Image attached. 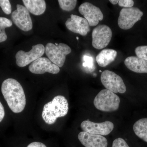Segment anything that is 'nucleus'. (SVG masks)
Instances as JSON below:
<instances>
[{
	"label": "nucleus",
	"mask_w": 147,
	"mask_h": 147,
	"mask_svg": "<svg viewBox=\"0 0 147 147\" xmlns=\"http://www.w3.org/2000/svg\"><path fill=\"white\" fill-rule=\"evenodd\" d=\"M1 92L9 107L15 113L22 112L26 107V100L23 87L13 79L5 80L2 84Z\"/></svg>",
	"instance_id": "f257e3e1"
},
{
	"label": "nucleus",
	"mask_w": 147,
	"mask_h": 147,
	"mask_svg": "<svg viewBox=\"0 0 147 147\" xmlns=\"http://www.w3.org/2000/svg\"><path fill=\"white\" fill-rule=\"evenodd\" d=\"M68 110V102L66 98L63 96H57L52 101L44 105L42 112V118L46 123L53 124L58 118L66 115Z\"/></svg>",
	"instance_id": "f03ea898"
},
{
	"label": "nucleus",
	"mask_w": 147,
	"mask_h": 147,
	"mask_svg": "<svg viewBox=\"0 0 147 147\" xmlns=\"http://www.w3.org/2000/svg\"><path fill=\"white\" fill-rule=\"evenodd\" d=\"M120 103L119 97L115 94L107 89L100 91L95 97V107L100 111L111 112L119 109Z\"/></svg>",
	"instance_id": "7ed1b4c3"
},
{
	"label": "nucleus",
	"mask_w": 147,
	"mask_h": 147,
	"mask_svg": "<svg viewBox=\"0 0 147 147\" xmlns=\"http://www.w3.org/2000/svg\"><path fill=\"white\" fill-rule=\"evenodd\" d=\"M71 51L70 47L64 43H59L57 46L53 43H48L45 48V54L48 59L59 67L63 66L66 56Z\"/></svg>",
	"instance_id": "20e7f679"
},
{
	"label": "nucleus",
	"mask_w": 147,
	"mask_h": 147,
	"mask_svg": "<svg viewBox=\"0 0 147 147\" xmlns=\"http://www.w3.org/2000/svg\"><path fill=\"white\" fill-rule=\"evenodd\" d=\"M144 13L136 7H124L120 12L118 24L120 28L127 30L142 19Z\"/></svg>",
	"instance_id": "39448f33"
},
{
	"label": "nucleus",
	"mask_w": 147,
	"mask_h": 147,
	"mask_svg": "<svg viewBox=\"0 0 147 147\" xmlns=\"http://www.w3.org/2000/svg\"><path fill=\"white\" fill-rule=\"evenodd\" d=\"M101 83L106 89L114 93L123 94L126 91V86L121 76L110 70H105L101 73Z\"/></svg>",
	"instance_id": "423d86ee"
},
{
	"label": "nucleus",
	"mask_w": 147,
	"mask_h": 147,
	"mask_svg": "<svg viewBox=\"0 0 147 147\" xmlns=\"http://www.w3.org/2000/svg\"><path fill=\"white\" fill-rule=\"evenodd\" d=\"M112 30L105 25L97 26L92 32V45L98 50H101L107 47L112 37Z\"/></svg>",
	"instance_id": "0eeeda50"
},
{
	"label": "nucleus",
	"mask_w": 147,
	"mask_h": 147,
	"mask_svg": "<svg viewBox=\"0 0 147 147\" xmlns=\"http://www.w3.org/2000/svg\"><path fill=\"white\" fill-rule=\"evenodd\" d=\"M45 52V47L42 44L34 45L28 52L20 50L16 55V64L20 67H24L41 57Z\"/></svg>",
	"instance_id": "6e6552de"
},
{
	"label": "nucleus",
	"mask_w": 147,
	"mask_h": 147,
	"mask_svg": "<svg viewBox=\"0 0 147 147\" xmlns=\"http://www.w3.org/2000/svg\"><path fill=\"white\" fill-rule=\"evenodd\" d=\"M17 9L12 12L11 19L14 24L22 30L28 32L33 28L32 22L29 11L24 6L18 4Z\"/></svg>",
	"instance_id": "1a4fd4ad"
},
{
	"label": "nucleus",
	"mask_w": 147,
	"mask_h": 147,
	"mask_svg": "<svg viewBox=\"0 0 147 147\" xmlns=\"http://www.w3.org/2000/svg\"><path fill=\"white\" fill-rule=\"evenodd\" d=\"M79 12L84 15L89 24L90 26H97L99 21L102 20L103 15L100 8L90 3H83L79 6Z\"/></svg>",
	"instance_id": "9d476101"
},
{
	"label": "nucleus",
	"mask_w": 147,
	"mask_h": 147,
	"mask_svg": "<svg viewBox=\"0 0 147 147\" xmlns=\"http://www.w3.org/2000/svg\"><path fill=\"white\" fill-rule=\"evenodd\" d=\"M83 131L101 136L110 134L114 129V124L109 121L102 123H94L89 120L84 121L81 125Z\"/></svg>",
	"instance_id": "9b49d317"
},
{
	"label": "nucleus",
	"mask_w": 147,
	"mask_h": 147,
	"mask_svg": "<svg viewBox=\"0 0 147 147\" xmlns=\"http://www.w3.org/2000/svg\"><path fill=\"white\" fill-rule=\"evenodd\" d=\"M29 69L32 73L42 74L45 72L57 74L60 71V68L48 58L40 57L32 63L29 66Z\"/></svg>",
	"instance_id": "f8f14e48"
},
{
	"label": "nucleus",
	"mask_w": 147,
	"mask_h": 147,
	"mask_svg": "<svg viewBox=\"0 0 147 147\" xmlns=\"http://www.w3.org/2000/svg\"><path fill=\"white\" fill-rule=\"evenodd\" d=\"M65 26L70 31L85 36L90 31V26L85 18L71 14L70 18L66 21Z\"/></svg>",
	"instance_id": "ddd939ff"
},
{
	"label": "nucleus",
	"mask_w": 147,
	"mask_h": 147,
	"mask_svg": "<svg viewBox=\"0 0 147 147\" xmlns=\"http://www.w3.org/2000/svg\"><path fill=\"white\" fill-rule=\"evenodd\" d=\"M78 139L85 147H107V139L103 136L85 131H82L78 135Z\"/></svg>",
	"instance_id": "4468645a"
},
{
	"label": "nucleus",
	"mask_w": 147,
	"mask_h": 147,
	"mask_svg": "<svg viewBox=\"0 0 147 147\" xmlns=\"http://www.w3.org/2000/svg\"><path fill=\"white\" fill-rule=\"evenodd\" d=\"M124 63L129 70L139 73H147V61L137 57H128Z\"/></svg>",
	"instance_id": "2eb2a0df"
},
{
	"label": "nucleus",
	"mask_w": 147,
	"mask_h": 147,
	"mask_svg": "<svg viewBox=\"0 0 147 147\" xmlns=\"http://www.w3.org/2000/svg\"><path fill=\"white\" fill-rule=\"evenodd\" d=\"M23 2L29 12L36 16L43 14L46 10V3L44 0H23Z\"/></svg>",
	"instance_id": "dca6fc26"
},
{
	"label": "nucleus",
	"mask_w": 147,
	"mask_h": 147,
	"mask_svg": "<svg viewBox=\"0 0 147 147\" xmlns=\"http://www.w3.org/2000/svg\"><path fill=\"white\" fill-rule=\"evenodd\" d=\"M117 54V51L113 49L102 50L96 56V62L100 66L105 67L115 60Z\"/></svg>",
	"instance_id": "f3484780"
},
{
	"label": "nucleus",
	"mask_w": 147,
	"mask_h": 147,
	"mask_svg": "<svg viewBox=\"0 0 147 147\" xmlns=\"http://www.w3.org/2000/svg\"><path fill=\"white\" fill-rule=\"evenodd\" d=\"M133 128L137 137L147 142V118L137 121L134 124Z\"/></svg>",
	"instance_id": "a211bd4d"
},
{
	"label": "nucleus",
	"mask_w": 147,
	"mask_h": 147,
	"mask_svg": "<svg viewBox=\"0 0 147 147\" xmlns=\"http://www.w3.org/2000/svg\"><path fill=\"white\" fill-rule=\"evenodd\" d=\"M12 26V21L5 17H0V42H4L7 39L5 29Z\"/></svg>",
	"instance_id": "6ab92c4d"
},
{
	"label": "nucleus",
	"mask_w": 147,
	"mask_h": 147,
	"mask_svg": "<svg viewBox=\"0 0 147 147\" xmlns=\"http://www.w3.org/2000/svg\"><path fill=\"white\" fill-rule=\"evenodd\" d=\"M60 7L62 9L66 11L73 10L76 7V0H59L58 1Z\"/></svg>",
	"instance_id": "aec40b11"
},
{
	"label": "nucleus",
	"mask_w": 147,
	"mask_h": 147,
	"mask_svg": "<svg viewBox=\"0 0 147 147\" xmlns=\"http://www.w3.org/2000/svg\"><path fill=\"white\" fill-rule=\"evenodd\" d=\"M135 53L138 57L147 61V45H142L136 47Z\"/></svg>",
	"instance_id": "412c9836"
},
{
	"label": "nucleus",
	"mask_w": 147,
	"mask_h": 147,
	"mask_svg": "<svg viewBox=\"0 0 147 147\" xmlns=\"http://www.w3.org/2000/svg\"><path fill=\"white\" fill-rule=\"evenodd\" d=\"M0 7L6 14L9 15L11 13V5L9 0H0Z\"/></svg>",
	"instance_id": "4be33fe9"
},
{
	"label": "nucleus",
	"mask_w": 147,
	"mask_h": 147,
	"mask_svg": "<svg viewBox=\"0 0 147 147\" xmlns=\"http://www.w3.org/2000/svg\"><path fill=\"white\" fill-rule=\"evenodd\" d=\"M84 62L83 66L84 67L89 69H92L93 67V59L92 57L85 55L83 57Z\"/></svg>",
	"instance_id": "5701e85b"
},
{
	"label": "nucleus",
	"mask_w": 147,
	"mask_h": 147,
	"mask_svg": "<svg viewBox=\"0 0 147 147\" xmlns=\"http://www.w3.org/2000/svg\"><path fill=\"white\" fill-rule=\"evenodd\" d=\"M112 147H129L126 142L122 138H118L113 141Z\"/></svg>",
	"instance_id": "b1692460"
},
{
	"label": "nucleus",
	"mask_w": 147,
	"mask_h": 147,
	"mask_svg": "<svg viewBox=\"0 0 147 147\" xmlns=\"http://www.w3.org/2000/svg\"><path fill=\"white\" fill-rule=\"evenodd\" d=\"M119 5L120 7H133L134 5V1L132 0H119Z\"/></svg>",
	"instance_id": "393cba45"
},
{
	"label": "nucleus",
	"mask_w": 147,
	"mask_h": 147,
	"mask_svg": "<svg viewBox=\"0 0 147 147\" xmlns=\"http://www.w3.org/2000/svg\"><path fill=\"white\" fill-rule=\"evenodd\" d=\"M27 147H47L43 143L39 142H34L31 143Z\"/></svg>",
	"instance_id": "a878e982"
},
{
	"label": "nucleus",
	"mask_w": 147,
	"mask_h": 147,
	"mask_svg": "<svg viewBox=\"0 0 147 147\" xmlns=\"http://www.w3.org/2000/svg\"><path fill=\"white\" fill-rule=\"evenodd\" d=\"M5 115V112L4 108L2 103L0 102V122L2 121Z\"/></svg>",
	"instance_id": "bb28decb"
},
{
	"label": "nucleus",
	"mask_w": 147,
	"mask_h": 147,
	"mask_svg": "<svg viewBox=\"0 0 147 147\" xmlns=\"http://www.w3.org/2000/svg\"><path fill=\"white\" fill-rule=\"evenodd\" d=\"M109 1L114 5H117L119 3V1L118 0H110Z\"/></svg>",
	"instance_id": "cd10ccee"
},
{
	"label": "nucleus",
	"mask_w": 147,
	"mask_h": 147,
	"mask_svg": "<svg viewBox=\"0 0 147 147\" xmlns=\"http://www.w3.org/2000/svg\"><path fill=\"white\" fill-rule=\"evenodd\" d=\"M76 39H77L78 40H79V37H76Z\"/></svg>",
	"instance_id": "c85d7f7f"
}]
</instances>
